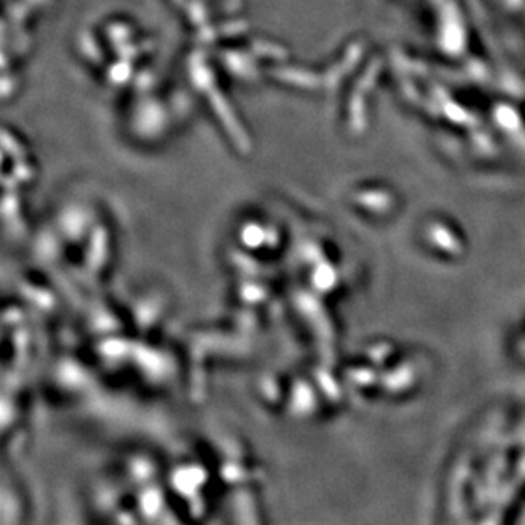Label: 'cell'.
I'll use <instances>...</instances> for the list:
<instances>
[{
    "mask_svg": "<svg viewBox=\"0 0 525 525\" xmlns=\"http://www.w3.org/2000/svg\"><path fill=\"white\" fill-rule=\"evenodd\" d=\"M427 235H428V240L434 243L437 249L442 250V252L450 253V256H457V253L462 250V245H461V242H459V238L455 237L449 228L440 225V223H435V225H432L430 228H428Z\"/></svg>",
    "mask_w": 525,
    "mask_h": 525,
    "instance_id": "1",
    "label": "cell"
}]
</instances>
